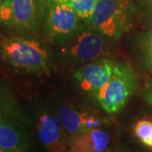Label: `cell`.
Segmentation results:
<instances>
[{
    "label": "cell",
    "instance_id": "obj_1",
    "mask_svg": "<svg viewBox=\"0 0 152 152\" xmlns=\"http://www.w3.org/2000/svg\"><path fill=\"white\" fill-rule=\"evenodd\" d=\"M0 60L15 74L40 76L51 70L53 53L37 37L15 33L0 37Z\"/></svg>",
    "mask_w": 152,
    "mask_h": 152
},
{
    "label": "cell",
    "instance_id": "obj_2",
    "mask_svg": "<svg viewBox=\"0 0 152 152\" xmlns=\"http://www.w3.org/2000/svg\"><path fill=\"white\" fill-rule=\"evenodd\" d=\"M50 0H4L0 25L11 31L37 37L42 32Z\"/></svg>",
    "mask_w": 152,
    "mask_h": 152
},
{
    "label": "cell",
    "instance_id": "obj_3",
    "mask_svg": "<svg viewBox=\"0 0 152 152\" xmlns=\"http://www.w3.org/2000/svg\"><path fill=\"white\" fill-rule=\"evenodd\" d=\"M134 14L130 0H97L88 26L116 41L130 30Z\"/></svg>",
    "mask_w": 152,
    "mask_h": 152
},
{
    "label": "cell",
    "instance_id": "obj_4",
    "mask_svg": "<svg viewBox=\"0 0 152 152\" xmlns=\"http://www.w3.org/2000/svg\"><path fill=\"white\" fill-rule=\"evenodd\" d=\"M138 88V78L129 62H115L109 80L96 95L106 113L114 114L124 107Z\"/></svg>",
    "mask_w": 152,
    "mask_h": 152
},
{
    "label": "cell",
    "instance_id": "obj_5",
    "mask_svg": "<svg viewBox=\"0 0 152 152\" xmlns=\"http://www.w3.org/2000/svg\"><path fill=\"white\" fill-rule=\"evenodd\" d=\"M113 41L88 25L67 41L58 45L60 56L69 63L87 64L99 58H107Z\"/></svg>",
    "mask_w": 152,
    "mask_h": 152
},
{
    "label": "cell",
    "instance_id": "obj_6",
    "mask_svg": "<svg viewBox=\"0 0 152 152\" xmlns=\"http://www.w3.org/2000/svg\"><path fill=\"white\" fill-rule=\"evenodd\" d=\"M86 25L69 7L56 0H50L42 33L49 43L58 46Z\"/></svg>",
    "mask_w": 152,
    "mask_h": 152
},
{
    "label": "cell",
    "instance_id": "obj_7",
    "mask_svg": "<svg viewBox=\"0 0 152 152\" xmlns=\"http://www.w3.org/2000/svg\"><path fill=\"white\" fill-rule=\"evenodd\" d=\"M33 134L24 112L0 125V152L27 151L32 148Z\"/></svg>",
    "mask_w": 152,
    "mask_h": 152
},
{
    "label": "cell",
    "instance_id": "obj_8",
    "mask_svg": "<svg viewBox=\"0 0 152 152\" xmlns=\"http://www.w3.org/2000/svg\"><path fill=\"white\" fill-rule=\"evenodd\" d=\"M36 129L43 146L52 152L65 151L68 149L67 133L57 113L48 108L38 110L36 113Z\"/></svg>",
    "mask_w": 152,
    "mask_h": 152
},
{
    "label": "cell",
    "instance_id": "obj_9",
    "mask_svg": "<svg viewBox=\"0 0 152 152\" xmlns=\"http://www.w3.org/2000/svg\"><path fill=\"white\" fill-rule=\"evenodd\" d=\"M114 63L108 58H102L86 64L74 73L76 86L87 94L96 95L109 80Z\"/></svg>",
    "mask_w": 152,
    "mask_h": 152
},
{
    "label": "cell",
    "instance_id": "obj_10",
    "mask_svg": "<svg viewBox=\"0 0 152 152\" xmlns=\"http://www.w3.org/2000/svg\"><path fill=\"white\" fill-rule=\"evenodd\" d=\"M57 114L67 134L69 135L81 131L101 128L104 124L103 119L96 113L69 105L59 106L57 109Z\"/></svg>",
    "mask_w": 152,
    "mask_h": 152
},
{
    "label": "cell",
    "instance_id": "obj_11",
    "mask_svg": "<svg viewBox=\"0 0 152 152\" xmlns=\"http://www.w3.org/2000/svg\"><path fill=\"white\" fill-rule=\"evenodd\" d=\"M110 141L109 134L102 129H91L69 136L68 149L74 152L104 151Z\"/></svg>",
    "mask_w": 152,
    "mask_h": 152
},
{
    "label": "cell",
    "instance_id": "obj_12",
    "mask_svg": "<svg viewBox=\"0 0 152 152\" xmlns=\"http://www.w3.org/2000/svg\"><path fill=\"white\" fill-rule=\"evenodd\" d=\"M24 110L10 83L0 78V125Z\"/></svg>",
    "mask_w": 152,
    "mask_h": 152
},
{
    "label": "cell",
    "instance_id": "obj_13",
    "mask_svg": "<svg viewBox=\"0 0 152 152\" xmlns=\"http://www.w3.org/2000/svg\"><path fill=\"white\" fill-rule=\"evenodd\" d=\"M69 7L86 25L89 24L97 0H56Z\"/></svg>",
    "mask_w": 152,
    "mask_h": 152
},
{
    "label": "cell",
    "instance_id": "obj_14",
    "mask_svg": "<svg viewBox=\"0 0 152 152\" xmlns=\"http://www.w3.org/2000/svg\"><path fill=\"white\" fill-rule=\"evenodd\" d=\"M137 43L144 65L152 73V26L139 36Z\"/></svg>",
    "mask_w": 152,
    "mask_h": 152
},
{
    "label": "cell",
    "instance_id": "obj_15",
    "mask_svg": "<svg viewBox=\"0 0 152 152\" xmlns=\"http://www.w3.org/2000/svg\"><path fill=\"white\" fill-rule=\"evenodd\" d=\"M134 134L143 145L152 148V122L149 118L139 120L134 127Z\"/></svg>",
    "mask_w": 152,
    "mask_h": 152
},
{
    "label": "cell",
    "instance_id": "obj_16",
    "mask_svg": "<svg viewBox=\"0 0 152 152\" xmlns=\"http://www.w3.org/2000/svg\"><path fill=\"white\" fill-rule=\"evenodd\" d=\"M136 14L139 15L142 24L152 26V0H135Z\"/></svg>",
    "mask_w": 152,
    "mask_h": 152
},
{
    "label": "cell",
    "instance_id": "obj_17",
    "mask_svg": "<svg viewBox=\"0 0 152 152\" xmlns=\"http://www.w3.org/2000/svg\"><path fill=\"white\" fill-rule=\"evenodd\" d=\"M142 97L144 101L152 107V80H147L144 88L142 90Z\"/></svg>",
    "mask_w": 152,
    "mask_h": 152
},
{
    "label": "cell",
    "instance_id": "obj_18",
    "mask_svg": "<svg viewBox=\"0 0 152 152\" xmlns=\"http://www.w3.org/2000/svg\"><path fill=\"white\" fill-rule=\"evenodd\" d=\"M2 3H3V0H0V7H1V4H2Z\"/></svg>",
    "mask_w": 152,
    "mask_h": 152
},
{
    "label": "cell",
    "instance_id": "obj_19",
    "mask_svg": "<svg viewBox=\"0 0 152 152\" xmlns=\"http://www.w3.org/2000/svg\"><path fill=\"white\" fill-rule=\"evenodd\" d=\"M149 119L151 120V122H152V117H151V118H149Z\"/></svg>",
    "mask_w": 152,
    "mask_h": 152
}]
</instances>
